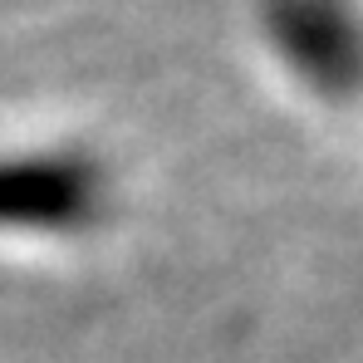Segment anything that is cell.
Returning a JSON list of instances; mask_svg holds the SVG:
<instances>
[{"instance_id":"cell-1","label":"cell","mask_w":363,"mask_h":363,"mask_svg":"<svg viewBox=\"0 0 363 363\" xmlns=\"http://www.w3.org/2000/svg\"><path fill=\"white\" fill-rule=\"evenodd\" d=\"M108 211V172L84 147L0 152V231L79 236Z\"/></svg>"},{"instance_id":"cell-2","label":"cell","mask_w":363,"mask_h":363,"mask_svg":"<svg viewBox=\"0 0 363 363\" xmlns=\"http://www.w3.org/2000/svg\"><path fill=\"white\" fill-rule=\"evenodd\" d=\"M275 60L324 104L363 99V10L354 0H255Z\"/></svg>"}]
</instances>
